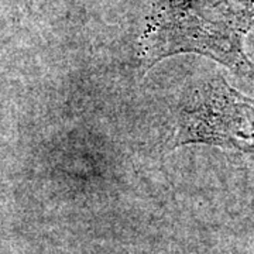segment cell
Listing matches in <instances>:
<instances>
[{
	"label": "cell",
	"instance_id": "1",
	"mask_svg": "<svg viewBox=\"0 0 254 254\" xmlns=\"http://www.w3.org/2000/svg\"><path fill=\"white\" fill-rule=\"evenodd\" d=\"M215 145L254 155V99L216 75L195 88L182 103L173 147Z\"/></svg>",
	"mask_w": 254,
	"mask_h": 254
}]
</instances>
